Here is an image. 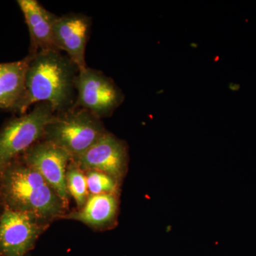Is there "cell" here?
Returning a JSON list of instances; mask_svg holds the SVG:
<instances>
[{"instance_id":"1","label":"cell","mask_w":256,"mask_h":256,"mask_svg":"<svg viewBox=\"0 0 256 256\" xmlns=\"http://www.w3.org/2000/svg\"><path fill=\"white\" fill-rule=\"evenodd\" d=\"M24 90L13 112H28L32 106L47 102L56 114L72 108L76 100L75 82L78 67L62 52L28 54Z\"/></svg>"},{"instance_id":"2","label":"cell","mask_w":256,"mask_h":256,"mask_svg":"<svg viewBox=\"0 0 256 256\" xmlns=\"http://www.w3.org/2000/svg\"><path fill=\"white\" fill-rule=\"evenodd\" d=\"M0 200L4 208L30 214L48 224L66 215L56 192L20 158L0 170Z\"/></svg>"},{"instance_id":"3","label":"cell","mask_w":256,"mask_h":256,"mask_svg":"<svg viewBox=\"0 0 256 256\" xmlns=\"http://www.w3.org/2000/svg\"><path fill=\"white\" fill-rule=\"evenodd\" d=\"M107 132L102 119L82 108L56 114L45 128L44 140L63 148L72 159L85 152Z\"/></svg>"},{"instance_id":"4","label":"cell","mask_w":256,"mask_h":256,"mask_svg":"<svg viewBox=\"0 0 256 256\" xmlns=\"http://www.w3.org/2000/svg\"><path fill=\"white\" fill-rule=\"evenodd\" d=\"M55 114L50 104L38 102L30 112L5 122L0 130V170L43 140Z\"/></svg>"},{"instance_id":"5","label":"cell","mask_w":256,"mask_h":256,"mask_svg":"<svg viewBox=\"0 0 256 256\" xmlns=\"http://www.w3.org/2000/svg\"><path fill=\"white\" fill-rule=\"evenodd\" d=\"M75 86L74 107L86 109L100 119L112 116L124 101V92L114 80L96 69L87 66L79 70Z\"/></svg>"},{"instance_id":"6","label":"cell","mask_w":256,"mask_h":256,"mask_svg":"<svg viewBox=\"0 0 256 256\" xmlns=\"http://www.w3.org/2000/svg\"><path fill=\"white\" fill-rule=\"evenodd\" d=\"M48 224L30 214L4 208L0 215V255L28 256Z\"/></svg>"},{"instance_id":"7","label":"cell","mask_w":256,"mask_h":256,"mask_svg":"<svg viewBox=\"0 0 256 256\" xmlns=\"http://www.w3.org/2000/svg\"><path fill=\"white\" fill-rule=\"evenodd\" d=\"M20 158L44 178L68 208L70 194L66 176L67 168L72 160L68 152L54 143L42 140Z\"/></svg>"},{"instance_id":"8","label":"cell","mask_w":256,"mask_h":256,"mask_svg":"<svg viewBox=\"0 0 256 256\" xmlns=\"http://www.w3.org/2000/svg\"><path fill=\"white\" fill-rule=\"evenodd\" d=\"M128 160L126 143L107 131L95 144L72 161L84 172L97 170L120 182L127 172Z\"/></svg>"},{"instance_id":"9","label":"cell","mask_w":256,"mask_h":256,"mask_svg":"<svg viewBox=\"0 0 256 256\" xmlns=\"http://www.w3.org/2000/svg\"><path fill=\"white\" fill-rule=\"evenodd\" d=\"M92 20L84 14L58 16L54 24L56 46L64 52L79 70L86 68V48L92 30Z\"/></svg>"},{"instance_id":"10","label":"cell","mask_w":256,"mask_h":256,"mask_svg":"<svg viewBox=\"0 0 256 256\" xmlns=\"http://www.w3.org/2000/svg\"><path fill=\"white\" fill-rule=\"evenodd\" d=\"M18 4L24 16L30 32L28 54L58 50L54 36V24L56 15L50 12L36 0H18Z\"/></svg>"},{"instance_id":"11","label":"cell","mask_w":256,"mask_h":256,"mask_svg":"<svg viewBox=\"0 0 256 256\" xmlns=\"http://www.w3.org/2000/svg\"><path fill=\"white\" fill-rule=\"evenodd\" d=\"M118 208V194H90L82 208L66 214L63 218L78 220L96 228H108L116 222Z\"/></svg>"},{"instance_id":"12","label":"cell","mask_w":256,"mask_h":256,"mask_svg":"<svg viewBox=\"0 0 256 256\" xmlns=\"http://www.w3.org/2000/svg\"><path fill=\"white\" fill-rule=\"evenodd\" d=\"M28 56L23 60L0 63V109L14 111L24 90Z\"/></svg>"},{"instance_id":"13","label":"cell","mask_w":256,"mask_h":256,"mask_svg":"<svg viewBox=\"0 0 256 256\" xmlns=\"http://www.w3.org/2000/svg\"><path fill=\"white\" fill-rule=\"evenodd\" d=\"M66 178L69 194L74 197L78 208H82L90 195L85 172L72 160L67 168Z\"/></svg>"},{"instance_id":"14","label":"cell","mask_w":256,"mask_h":256,"mask_svg":"<svg viewBox=\"0 0 256 256\" xmlns=\"http://www.w3.org/2000/svg\"><path fill=\"white\" fill-rule=\"evenodd\" d=\"M84 172L86 176L89 194L97 195L102 194H119L120 182L116 178L97 170H88Z\"/></svg>"},{"instance_id":"15","label":"cell","mask_w":256,"mask_h":256,"mask_svg":"<svg viewBox=\"0 0 256 256\" xmlns=\"http://www.w3.org/2000/svg\"><path fill=\"white\" fill-rule=\"evenodd\" d=\"M30 256V255H28V256Z\"/></svg>"},{"instance_id":"16","label":"cell","mask_w":256,"mask_h":256,"mask_svg":"<svg viewBox=\"0 0 256 256\" xmlns=\"http://www.w3.org/2000/svg\"><path fill=\"white\" fill-rule=\"evenodd\" d=\"M0 256H2L1 255H0Z\"/></svg>"},{"instance_id":"17","label":"cell","mask_w":256,"mask_h":256,"mask_svg":"<svg viewBox=\"0 0 256 256\" xmlns=\"http://www.w3.org/2000/svg\"><path fill=\"white\" fill-rule=\"evenodd\" d=\"M0 215H1V214H0Z\"/></svg>"}]
</instances>
